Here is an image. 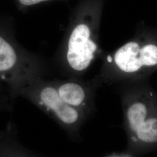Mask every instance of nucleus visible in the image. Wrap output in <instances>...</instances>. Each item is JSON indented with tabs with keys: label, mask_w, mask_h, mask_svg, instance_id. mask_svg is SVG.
<instances>
[{
	"label": "nucleus",
	"mask_w": 157,
	"mask_h": 157,
	"mask_svg": "<svg viewBox=\"0 0 157 157\" xmlns=\"http://www.w3.org/2000/svg\"><path fill=\"white\" fill-rule=\"evenodd\" d=\"M114 60L122 71L135 73L157 67V43L130 41L116 52Z\"/></svg>",
	"instance_id": "20e7f679"
},
{
	"label": "nucleus",
	"mask_w": 157,
	"mask_h": 157,
	"mask_svg": "<svg viewBox=\"0 0 157 157\" xmlns=\"http://www.w3.org/2000/svg\"><path fill=\"white\" fill-rule=\"evenodd\" d=\"M97 46L90 39V28L84 23L73 28L67 38L65 61L67 67L76 72L84 71L94 58Z\"/></svg>",
	"instance_id": "39448f33"
},
{
	"label": "nucleus",
	"mask_w": 157,
	"mask_h": 157,
	"mask_svg": "<svg viewBox=\"0 0 157 157\" xmlns=\"http://www.w3.org/2000/svg\"><path fill=\"white\" fill-rule=\"evenodd\" d=\"M151 93L134 98L124 110L127 152L135 157L157 146V108Z\"/></svg>",
	"instance_id": "f03ea898"
},
{
	"label": "nucleus",
	"mask_w": 157,
	"mask_h": 157,
	"mask_svg": "<svg viewBox=\"0 0 157 157\" xmlns=\"http://www.w3.org/2000/svg\"><path fill=\"white\" fill-rule=\"evenodd\" d=\"M56 88L63 101L83 113V109L87 105V94L83 86L75 82H67L60 83Z\"/></svg>",
	"instance_id": "423d86ee"
},
{
	"label": "nucleus",
	"mask_w": 157,
	"mask_h": 157,
	"mask_svg": "<svg viewBox=\"0 0 157 157\" xmlns=\"http://www.w3.org/2000/svg\"><path fill=\"white\" fill-rule=\"evenodd\" d=\"M17 6L20 11H27L30 8L41 3L52 0H15Z\"/></svg>",
	"instance_id": "0eeeda50"
},
{
	"label": "nucleus",
	"mask_w": 157,
	"mask_h": 157,
	"mask_svg": "<svg viewBox=\"0 0 157 157\" xmlns=\"http://www.w3.org/2000/svg\"><path fill=\"white\" fill-rule=\"evenodd\" d=\"M27 89L41 106L53 114L63 124L78 132L86 117L83 112L68 105L59 95L55 86L43 83L40 78L27 85Z\"/></svg>",
	"instance_id": "7ed1b4c3"
},
{
	"label": "nucleus",
	"mask_w": 157,
	"mask_h": 157,
	"mask_svg": "<svg viewBox=\"0 0 157 157\" xmlns=\"http://www.w3.org/2000/svg\"><path fill=\"white\" fill-rule=\"evenodd\" d=\"M9 21L0 19V80L13 88L23 87L40 78L42 63L18 43Z\"/></svg>",
	"instance_id": "f257e3e1"
},
{
	"label": "nucleus",
	"mask_w": 157,
	"mask_h": 157,
	"mask_svg": "<svg viewBox=\"0 0 157 157\" xmlns=\"http://www.w3.org/2000/svg\"><path fill=\"white\" fill-rule=\"evenodd\" d=\"M106 157H135L129 154L128 152L126 153H121V154H117V153H113L111 155H109Z\"/></svg>",
	"instance_id": "6e6552de"
}]
</instances>
